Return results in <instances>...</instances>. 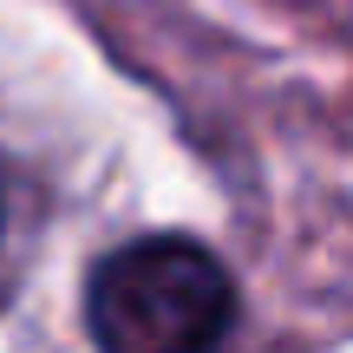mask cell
Instances as JSON below:
<instances>
[{
  "instance_id": "obj_1",
  "label": "cell",
  "mask_w": 353,
  "mask_h": 353,
  "mask_svg": "<svg viewBox=\"0 0 353 353\" xmlns=\"http://www.w3.org/2000/svg\"><path fill=\"white\" fill-rule=\"evenodd\" d=\"M236 314L223 262L203 242L151 236L112 249L85 281L92 341L112 353H190L210 347Z\"/></svg>"
}]
</instances>
